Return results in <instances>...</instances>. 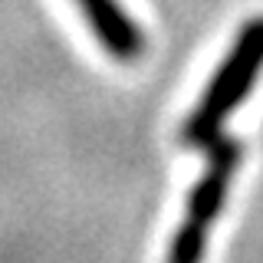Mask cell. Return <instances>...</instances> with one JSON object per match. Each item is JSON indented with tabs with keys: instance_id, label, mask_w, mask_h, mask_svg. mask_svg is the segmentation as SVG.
I'll return each mask as SVG.
<instances>
[{
	"instance_id": "6da1fadb",
	"label": "cell",
	"mask_w": 263,
	"mask_h": 263,
	"mask_svg": "<svg viewBox=\"0 0 263 263\" xmlns=\"http://www.w3.org/2000/svg\"><path fill=\"white\" fill-rule=\"evenodd\" d=\"M260 69H263V16H253L237 33L230 53L217 66V72L208 82L204 96L197 99L194 112L184 119V125H181V145L208 148L217 142L220 132H224V122L250 96Z\"/></svg>"
},
{
	"instance_id": "7a4b0ae2",
	"label": "cell",
	"mask_w": 263,
	"mask_h": 263,
	"mask_svg": "<svg viewBox=\"0 0 263 263\" xmlns=\"http://www.w3.org/2000/svg\"><path fill=\"white\" fill-rule=\"evenodd\" d=\"M208 152V161H204V171L197 178V184L187 194L184 204V217L171 237L168 257L164 263H201L204 260V247H208V234L217 220L220 208H224V197L230 187V178L240 168V155L243 145L237 138H224L220 135L214 145L204 148Z\"/></svg>"
},
{
	"instance_id": "3957f363",
	"label": "cell",
	"mask_w": 263,
	"mask_h": 263,
	"mask_svg": "<svg viewBox=\"0 0 263 263\" xmlns=\"http://www.w3.org/2000/svg\"><path fill=\"white\" fill-rule=\"evenodd\" d=\"M82 16H86L89 30L96 33V40L102 43L115 60H138L142 56V30L135 27V20L122 10L115 0H76Z\"/></svg>"
}]
</instances>
